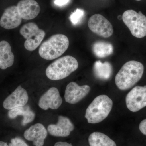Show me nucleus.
I'll return each mask as SVG.
<instances>
[{"label":"nucleus","instance_id":"1","mask_svg":"<svg viewBox=\"0 0 146 146\" xmlns=\"http://www.w3.org/2000/svg\"><path fill=\"white\" fill-rule=\"evenodd\" d=\"M144 71L143 65L141 62L135 60L128 61L116 75V85L120 90L130 89L141 79Z\"/></svg>","mask_w":146,"mask_h":146},{"label":"nucleus","instance_id":"2","mask_svg":"<svg viewBox=\"0 0 146 146\" xmlns=\"http://www.w3.org/2000/svg\"><path fill=\"white\" fill-rule=\"evenodd\" d=\"M112 100L106 95L96 97L86 110L85 117L89 123L96 124L104 120L111 112Z\"/></svg>","mask_w":146,"mask_h":146},{"label":"nucleus","instance_id":"3","mask_svg":"<svg viewBox=\"0 0 146 146\" xmlns=\"http://www.w3.org/2000/svg\"><path fill=\"white\" fill-rule=\"evenodd\" d=\"M69 46V39L66 35H54L42 43L39 49V55L46 60H53L63 54Z\"/></svg>","mask_w":146,"mask_h":146},{"label":"nucleus","instance_id":"4","mask_svg":"<svg viewBox=\"0 0 146 146\" xmlns=\"http://www.w3.org/2000/svg\"><path fill=\"white\" fill-rule=\"evenodd\" d=\"M78 67V62L74 57L65 56L56 60L48 66L46 71V75L51 80H60L70 76Z\"/></svg>","mask_w":146,"mask_h":146},{"label":"nucleus","instance_id":"5","mask_svg":"<svg viewBox=\"0 0 146 146\" xmlns=\"http://www.w3.org/2000/svg\"><path fill=\"white\" fill-rule=\"evenodd\" d=\"M122 20L133 36L142 38L146 36V16L141 11H126L123 13Z\"/></svg>","mask_w":146,"mask_h":146},{"label":"nucleus","instance_id":"6","mask_svg":"<svg viewBox=\"0 0 146 146\" xmlns=\"http://www.w3.org/2000/svg\"><path fill=\"white\" fill-rule=\"evenodd\" d=\"M20 34L26 39L24 44L26 49L33 51L41 44L44 38L46 33L34 23L25 24L20 30Z\"/></svg>","mask_w":146,"mask_h":146},{"label":"nucleus","instance_id":"7","mask_svg":"<svg viewBox=\"0 0 146 146\" xmlns=\"http://www.w3.org/2000/svg\"><path fill=\"white\" fill-rule=\"evenodd\" d=\"M90 30L99 36L108 38L113 33V27L108 20L100 14L91 16L88 22Z\"/></svg>","mask_w":146,"mask_h":146},{"label":"nucleus","instance_id":"8","mask_svg":"<svg viewBox=\"0 0 146 146\" xmlns=\"http://www.w3.org/2000/svg\"><path fill=\"white\" fill-rule=\"evenodd\" d=\"M128 109L136 112L146 106V86H137L129 92L126 97Z\"/></svg>","mask_w":146,"mask_h":146},{"label":"nucleus","instance_id":"9","mask_svg":"<svg viewBox=\"0 0 146 146\" xmlns=\"http://www.w3.org/2000/svg\"><path fill=\"white\" fill-rule=\"evenodd\" d=\"M90 89L88 85L80 86L74 82H70L65 89L64 96L65 101L70 104L77 103L87 96Z\"/></svg>","mask_w":146,"mask_h":146},{"label":"nucleus","instance_id":"10","mask_svg":"<svg viewBox=\"0 0 146 146\" xmlns=\"http://www.w3.org/2000/svg\"><path fill=\"white\" fill-rule=\"evenodd\" d=\"M62 102L63 100L58 89L52 87L42 95L39 100L38 104L44 110H46L49 108L56 110L62 104Z\"/></svg>","mask_w":146,"mask_h":146},{"label":"nucleus","instance_id":"11","mask_svg":"<svg viewBox=\"0 0 146 146\" xmlns=\"http://www.w3.org/2000/svg\"><path fill=\"white\" fill-rule=\"evenodd\" d=\"M28 100L26 90L20 85L5 99L3 102V106L5 109L10 110L26 105Z\"/></svg>","mask_w":146,"mask_h":146},{"label":"nucleus","instance_id":"12","mask_svg":"<svg viewBox=\"0 0 146 146\" xmlns=\"http://www.w3.org/2000/svg\"><path fill=\"white\" fill-rule=\"evenodd\" d=\"M22 18L16 6H11L6 9L0 19V26L6 29H12L19 26Z\"/></svg>","mask_w":146,"mask_h":146},{"label":"nucleus","instance_id":"13","mask_svg":"<svg viewBox=\"0 0 146 146\" xmlns=\"http://www.w3.org/2000/svg\"><path fill=\"white\" fill-rule=\"evenodd\" d=\"M74 129V125L68 118L59 116L57 124L49 125L48 130L53 136L65 137L69 136Z\"/></svg>","mask_w":146,"mask_h":146},{"label":"nucleus","instance_id":"14","mask_svg":"<svg viewBox=\"0 0 146 146\" xmlns=\"http://www.w3.org/2000/svg\"><path fill=\"white\" fill-rule=\"evenodd\" d=\"M48 132L42 124L36 123L32 125L24 132L25 138L33 141L35 146H43L46 138Z\"/></svg>","mask_w":146,"mask_h":146},{"label":"nucleus","instance_id":"15","mask_svg":"<svg viewBox=\"0 0 146 146\" xmlns=\"http://www.w3.org/2000/svg\"><path fill=\"white\" fill-rule=\"evenodd\" d=\"M22 19L31 20L39 15L41 8L35 0H21L16 6Z\"/></svg>","mask_w":146,"mask_h":146},{"label":"nucleus","instance_id":"16","mask_svg":"<svg viewBox=\"0 0 146 146\" xmlns=\"http://www.w3.org/2000/svg\"><path fill=\"white\" fill-rule=\"evenodd\" d=\"M14 61V54L9 43L5 41L0 42V68L5 70L11 67Z\"/></svg>","mask_w":146,"mask_h":146},{"label":"nucleus","instance_id":"17","mask_svg":"<svg viewBox=\"0 0 146 146\" xmlns=\"http://www.w3.org/2000/svg\"><path fill=\"white\" fill-rule=\"evenodd\" d=\"M8 115L11 119H15L18 116H23V119L22 122V125L23 126L33 121L35 116L30 106L26 105L10 110L8 112Z\"/></svg>","mask_w":146,"mask_h":146},{"label":"nucleus","instance_id":"18","mask_svg":"<svg viewBox=\"0 0 146 146\" xmlns=\"http://www.w3.org/2000/svg\"><path fill=\"white\" fill-rule=\"evenodd\" d=\"M113 68L109 62L102 63L97 61L94 63V72L95 76L100 79L107 80L110 78L112 75Z\"/></svg>","mask_w":146,"mask_h":146},{"label":"nucleus","instance_id":"19","mask_svg":"<svg viewBox=\"0 0 146 146\" xmlns=\"http://www.w3.org/2000/svg\"><path fill=\"white\" fill-rule=\"evenodd\" d=\"M90 146H117L115 141L104 133L94 132L89 137Z\"/></svg>","mask_w":146,"mask_h":146},{"label":"nucleus","instance_id":"20","mask_svg":"<svg viewBox=\"0 0 146 146\" xmlns=\"http://www.w3.org/2000/svg\"><path fill=\"white\" fill-rule=\"evenodd\" d=\"M92 50L97 57L103 58L112 54L114 48L112 44L108 42L98 41L93 44Z\"/></svg>","mask_w":146,"mask_h":146},{"label":"nucleus","instance_id":"21","mask_svg":"<svg viewBox=\"0 0 146 146\" xmlns=\"http://www.w3.org/2000/svg\"><path fill=\"white\" fill-rule=\"evenodd\" d=\"M84 14L85 13L83 9H77L71 14L70 17V21L74 25H78L81 22Z\"/></svg>","mask_w":146,"mask_h":146},{"label":"nucleus","instance_id":"22","mask_svg":"<svg viewBox=\"0 0 146 146\" xmlns=\"http://www.w3.org/2000/svg\"><path fill=\"white\" fill-rule=\"evenodd\" d=\"M9 146H29L21 138L16 137L12 138Z\"/></svg>","mask_w":146,"mask_h":146},{"label":"nucleus","instance_id":"23","mask_svg":"<svg viewBox=\"0 0 146 146\" xmlns=\"http://www.w3.org/2000/svg\"><path fill=\"white\" fill-rule=\"evenodd\" d=\"M139 128L140 131L144 135H146V119L141 122L139 125Z\"/></svg>","mask_w":146,"mask_h":146},{"label":"nucleus","instance_id":"24","mask_svg":"<svg viewBox=\"0 0 146 146\" xmlns=\"http://www.w3.org/2000/svg\"><path fill=\"white\" fill-rule=\"evenodd\" d=\"M70 0H55L54 4L58 6H63L68 4Z\"/></svg>","mask_w":146,"mask_h":146},{"label":"nucleus","instance_id":"25","mask_svg":"<svg viewBox=\"0 0 146 146\" xmlns=\"http://www.w3.org/2000/svg\"><path fill=\"white\" fill-rule=\"evenodd\" d=\"M54 146H73L71 144L68 143L67 142H59L56 143Z\"/></svg>","mask_w":146,"mask_h":146},{"label":"nucleus","instance_id":"26","mask_svg":"<svg viewBox=\"0 0 146 146\" xmlns=\"http://www.w3.org/2000/svg\"><path fill=\"white\" fill-rule=\"evenodd\" d=\"M0 146H9L7 143L2 141H0Z\"/></svg>","mask_w":146,"mask_h":146},{"label":"nucleus","instance_id":"27","mask_svg":"<svg viewBox=\"0 0 146 146\" xmlns=\"http://www.w3.org/2000/svg\"><path fill=\"white\" fill-rule=\"evenodd\" d=\"M136 1H141V0H136Z\"/></svg>","mask_w":146,"mask_h":146}]
</instances>
